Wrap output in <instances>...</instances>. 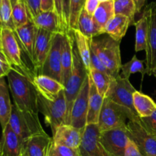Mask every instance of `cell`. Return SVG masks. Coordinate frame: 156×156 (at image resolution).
Wrapping results in <instances>:
<instances>
[{"label":"cell","instance_id":"cell-1","mask_svg":"<svg viewBox=\"0 0 156 156\" xmlns=\"http://www.w3.org/2000/svg\"><path fill=\"white\" fill-rule=\"evenodd\" d=\"M7 78L14 105L21 111L38 114V93L32 79L13 68Z\"/></svg>","mask_w":156,"mask_h":156},{"label":"cell","instance_id":"cell-2","mask_svg":"<svg viewBox=\"0 0 156 156\" xmlns=\"http://www.w3.org/2000/svg\"><path fill=\"white\" fill-rule=\"evenodd\" d=\"M90 46L92 47L101 61L106 66L112 77L114 79L120 76L121 70V53L120 42L108 36L101 39L93 38L90 41Z\"/></svg>","mask_w":156,"mask_h":156},{"label":"cell","instance_id":"cell-3","mask_svg":"<svg viewBox=\"0 0 156 156\" xmlns=\"http://www.w3.org/2000/svg\"><path fill=\"white\" fill-rule=\"evenodd\" d=\"M139 118L134 117L124 108L114 103L109 98H105L98 125L101 132L119 128L126 129L129 120H136Z\"/></svg>","mask_w":156,"mask_h":156},{"label":"cell","instance_id":"cell-4","mask_svg":"<svg viewBox=\"0 0 156 156\" xmlns=\"http://www.w3.org/2000/svg\"><path fill=\"white\" fill-rule=\"evenodd\" d=\"M88 73L87 72L86 69L85 68V66L79 56L77 48L76 47V43H75L74 48H73V70H72V73L66 84L65 89H64L67 105L66 124H69L73 104L82 88L83 82Z\"/></svg>","mask_w":156,"mask_h":156},{"label":"cell","instance_id":"cell-5","mask_svg":"<svg viewBox=\"0 0 156 156\" xmlns=\"http://www.w3.org/2000/svg\"><path fill=\"white\" fill-rule=\"evenodd\" d=\"M38 112L43 114L45 123L54 133L59 126L66 124L67 105L65 92L62 90L56 99L49 101L41 94H37Z\"/></svg>","mask_w":156,"mask_h":156},{"label":"cell","instance_id":"cell-6","mask_svg":"<svg viewBox=\"0 0 156 156\" xmlns=\"http://www.w3.org/2000/svg\"><path fill=\"white\" fill-rule=\"evenodd\" d=\"M9 125L24 141L32 136L45 133L39 120L38 114L21 111L15 105H12Z\"/></svg>","mask_w":156,"mask_h":156},{"label":"cell","instance_id":"cell-7","mask_svg":"<svg viewBox=\"0 0 156 156\" xmlns=\"http://www.w3.org/2000/svg\"><path fill=\"white\" fill-rule=\"evenodd\" d=\"M0 38L2 51L12 68L33 79L28 69L21 59V47L15 30L9 27H0Z\"/></svg>","mask_w":156,"mask_h":156},{"label":"cell","instance_id":"cell-8","mask_svg":"<svg viewBox=\"0 0 156 156\" xmlns=\"http://www.w3.org/2000/svg\"><path fill=\"white\" fill-rule=\"evenodd\" d=\"M140 118L128 121L126 127L128 137L136 145L143 156H156V135L145 129Z\"/></svg>","mask_w":156,"mask_h":156},{"label":"cell","instance_id":"cell-9","mask_svg":"<svg viewBox=\"0 0 156 156\" xmlns=\"http://www.w3.org/2000/svg\"><path fill=\"white\" fill-rule=\"evenodd\" d=\"M65 34H54L47 57L41 69V74L51 77L62 83V51Z\"/></svg>","mask_w":156,"mask_h":156},{"label":"cell","instance_id":"cell-10","mask_svg":"<svg viewBox=\"0 0 156 156\" xmlns=\"http://www.w3.org/2000/svg\"><path fill=\"white\" fill-rule=\"evenodd\" d=\"M135 89L129 79L117 76L114 79L108 98L114 103L129 111L134 117H140L133 106V93Z\"/></svg>","mask_w":156,"mask_h":156},{"label":"cell","instance_id":"cell-11","mask_svg":"<svg viewBox=\"0 0 156 156\" xmlns=\"http://www.w3.org/2000/svg\"><path fill=\"white\" fill-rule=\"evenodd\" d=\"M79 152L81 156H111L101 143L98 125H86L82 134Z\"/></svg>","mask_w":156,"mask_h":156},{"label":"cell","instance_id":"cell-12","mask_svg":"<svg viewBox=\"0 0 156 156\" xmlns=\"http://www.w3.org/2000/svg\"><path fill=\"white\" fill-rule=\"evenodd\" d=\"M89 96V75H87L82 88L73 104L69 124L78 129H83L87 125V116Z\"/></svg>","mask_w":156,"mask_h":156},{"label":"cell","instance_id":"cell-13","mask_svg":"<svg viewBox=\"0 0 156 156\" xmlns=\"http://www.w3.org/2000/svg\"><path fill=\"white\" fill-rule=\"evenodd\" d=\"M129 138L126 129H114L101 132V143L111 156H124Z\"/></svg>","mask_w":156,"mask_h":156},{"label":"cell","instance_id":"cell-14","mask_svg":"<svg viewBox=\"0 0 156 156\" xmlns=\"http://www.w3.org/2000/svg\"><path fill=\"white\" fill-rule=\"evenodd\" d=\"M149 32L146 50V73L152 76L156 70V2L149 5Z\"/></svg>","mask_w":156,"mask_h":156},{"label":"cell","instance_id":"cell-15","mask_svg":"<svg viewBox=\"0 0 156 156\" xmlns=\"http://www.w3.org/2000/svg\"><path fill=\"white\" fill-rule=\"evenodd\" d=\"M83 131L84 129H78L70 124H62L53 133V143L71 149H79Z\"/></svg>","mask_w":156,"mask_h":156},{"label":"cell","instance_id":"cell-16","mask_svg":"<svg viewBox=\"0 0 156 156\" xmlns=\"http://www.w3.org/2000/svg\"><path fill=\"white\" fill-rule=\"evenodd\" d=\"M53 36L54 33L37 28L32 63L35 69L41 71L51 47Z\"/></svg>","mask_w":156,"mask_h":156},{"label":"cell","instance_id":"cell-17","mask_svg":"<svg viewBox=\"0 0 156 156\" xmlns=\"http://www.w3.org/2000/svg\"><path fill=\"white\" fill-rule=\"evenodd\" d=\"M24 140L18 136L9 124L2 129V136L0 140L1 156H22Z\"/></svg>","mask_w":156,"mask_h":156},{"label":"cell","instance_id":"cell-18","mask_svg":"<svg viewBox=\"0 0 156 156\" xmlns=\"http://www.w3.org/2000/svg\"><path fill=\"white\" fill-rule=\"evenodd\" d=\"M53 138L45 133L36 134L24 141V156H48Z\"/></svg>","mask_w":156,"mask_h":156},{"label":"cell","instance_id":"cell-19","mask_svg":"<svg viewBox=\"0 0 156 156\" xmlns=\"http://www.w3.org/2000/svg\"><path fill=\"white\" fill-rule=\"evenodd\" d=\"M32 82L38 94L49 101H54L65 89V86L59 81L44 75L35 76Z\"/></svg>","mask_w":156,"mask_h":156},{"label":"cell","instance_id":"cell-20","mask_svg":"<svg viewBox=\"0 0 156 156\" xmlns=\"http://www.w3.org/2000/svg\"><path fill=\"white\" fill-rule=\"evenodd\" d=\"M37 28L32 21H29L24 25L18 27L15 30L20 46L27 53L29 59L33 63L34 50L35 41H36Z\"/></svg>","mask_w":156,"mask_h":156},{"label":"cell","instance_id":"cell-21","mask_svg":"<svg viewBox=\"0 0 156 156\" xmlns=\"http://www.w3.org/2000/svg\"><path fill=\"white\" fill-rule=\"evenodd\" d=\"M75 45L74 32L64 35L62 51V84L65 86L72 73L73 65V48Z\"/></svg>","mask_w":156,"mask_h":156},{"label":"cell","instance_id":"cell-22","mask_svg":"<svg viewBox=\"0 0 156 156\" xmlns=\"http://www.w3.org/2000/svg\"><path fill=\"white\" fill-rule=\"evenodd\" d=\"M115 15L114 0L100 2L92 15L97 37L105 34V28L108 21Z\"/></svg>","mask_w":156,"mask_h":156},{"label":"cell","instance_id":"cell-23","mask_svg":"<svg viewBox=\"0 0 156 156\" xmlns=\"http://www.w3.org/2000/svg\"><path fill=\"white\" fill-rule=\"evenodd\" d=\"M104 99L105 98L98 93L95 85H94L89 76V96H88L87 125L98 124Z\"/></svg>","mask_w":156,"mask_h":156},{"label":"cell","instance_id":"cell-24","mask_svg":"<svg viewBox=\"0 0 156 156\" xmlns=\"http://www.w3.org/2000/svg\"><path fill=\"white\" fill-rule=\"evenodd\" d=\"M130 25V21L127 17L115 15L105 26V34H108L115 41L120 42L126 35Z\"/></svg>","mask_w":156,"mask_h":156},{"label":"cell","instance_id":"cell-25","mask_svg":"<svg viewBox=\"0 0 156 156\" xmlns=\"http://www.w3.org/2000/svg\"><path fill=\"white\" fill-rule=\"evenodd\" d=\"M149 6L146 8L141 18L134 23L136 27V52L146 51L147 47L148 32H149Z\"/></svg>","mask_w":156,"mask_h":156},{"label":"cell","instance_id":"cell-26","mask_svg":"<svg viewBox=\"0 0 156 156\" xmlns=\"http://www.w3.org/2000/svg\"><path fill=\"white\" fill-rule=\"evenodd\" d=\"M9 96V88L4 78H0V125L4 129L9 124L12 110Z\"/></svg>","mask_w":156,"mask_h":156},{"label":"cell","instance_id":"cell-27","mask_svg":"<svg viewBox=\"0 0 156 156\" xmlns=\"http://www.w3.org/2000/svg\"><path fill=\"white\" fill-rule=\"evenodd\" d=\"M31 21L38 29H42L54 34L57 32H62L59 18L54 11L41 12Z\"/></svg>","mask_w":156,"mask_h":156},{"label":"cell","instance_id":"cell-28","mask_svg":"<svg viewBox=\"0 0 156 156\" xmlns=\"http://www.w3.org/2000/svg\"><path fill=\"white\" fill-rule=\"evenodd\" d=\"M133 106L140 118L149 117L156 111L153 99L139 91L133 93Z\"/></svg>","mask_w":156,"mask_h":156},{"label":"cell","instance_id":"cell-29","mask_svg":"<svg viewBox=\"0 0 156 156\" xmlns=\"http://www.w3.org/2000/svg\"><path fill=\"white\" fill-rule=\"evenodd\" d=\"M90 78L92 80L93 83L95 85L99 94L105 98H108L110 89L111 88L114 78L107 73L101 72L96 69L91 67L88 73Z\"/></svg>","mask_w":156,"mask_h":156},{"label":"cell","instance_id":"cell-30","mask_svg":"<svg viewBox=\"0 0 156 156\" xmlns=\"http://www.w3.org/2000/svg\"><path fill=\"white\" fill-rule=\"evenodd\" d=\"M76 47L77 48L79 56L83 62L87 72L89 73L91 69V49H90V40L85 37L78 30H73Z\"/></svg>","mask_w":156,"mask_h":156},{"label":"cell","instance_id":"cell-31","mask_svg":"<svg viewBox=\"0 0 156 156\" xmlns=\"http://www.w3.org/2000/svg\"><path fill=\"white\" fill-rule=\"evenodd\" d=\"M77 30L90 41L97 37L92 16L87 13L84 9L79 15Z\"/></svg>","mask_w":156,"mask_h":156},{"label":"cell","instance_id":"cell-32","mask_svg":"<svg viewBox=\"0 0 156 156\" xmlns=\"http://www.w3.org/2000/svg\"><path fill=\"white\" fill-rule=\"evenodd\" d=\"M114 7L115 15L127 17L131 25H133L136 22L135 15L136 14V8L133 0H114Z\"/></svg>","mask_w":156,"mask_h":156},{"label":"cell","instance_id":"cell-33","mask_svg":"<svg viewBox=\"0 0 156 156\" xmlns=\"http://www.w3.org/2000/svg\"><path fill=\"white\" fill-rule=\"evenodd\" d=\"M135 73H141L143 78L146 74L143 62L139 59L136 55H134L129 62L122 65L120 76L123 79H129L131 75Z\"/></svg>","mask_w":156,"mask_h":156},{"label":"cell","instance_id":"cell-34","mask_svg":"<svg viewBox=\"0 0 156 156\" xmlns=\"http://www.w3.org/2000/svg\"><path fill=\"white\" fill-rule=\"evenodd\" d=\"M12 21L15 28L21 27L30 21L24 2L21 0L12 7Z\"/></svg>","mask_w":156,"mask_h":156},{"label":"cell","instance_id":"cell-35","mask_svg":"<svg viewBox=\"0 0 156 156\" xmlns=\"http://www.w3.org/2000/svg\"><path fill=\"white\" fill-rule=\"evenodd\" d=\"M86 0H70L69 3V30H77L79 15L84 9Z\"/></svg>","mask_w":156,"mask_h":156},{"label":"cell","instance_id":"cell-36","mask_svg":"<svg viewBox=\"0 0 156 156\" xmlns=\"http://www.w3.org/2000/svg\"><path fill=\"white\" fill-rule=\"evenodd\" d=\"M0 27L15 30L12 21V5L10 0H2L0 6Z\"/></svg>","mask_w":156,"mask_h":156},{"label":"cell","instance_id":"cell-37","mask_svg":"<svg viewBox=\"0 0 156 156\" xmlns=\"http://www.w3.org/2000/svg\"><path fill=\"white\" fill-rule=\"evenodd\" d=\"M48 156H81V155L79 149H71L52 143Z\"/></svg>","mask_w":156,"mask_h":156},{"label":"cell","instance_id":"cell-38","mask_svg":"<svg viewBox=\"0 0 156 156\" xmlns=\"http://www.w3.org/2000/svg\"><path fill=\"white\" fill-rule=\"evenodd\" d=\"M24 4L27 8L29 19L30 21L42 12L41 0H26Z\"/></svg>","mask_w":156,"mask_h":156},{"label":"cell","instance_id":"cell-39","mask_svg":"<svg viewBox=\"0 0 156 156\" xmlns=\"http://www.w3.org/2000/svg\"><path fill=\"white\" fill-rule=\"evenodd\" d=\"M140 120L146 130L156 135V111L149 117L140 118Z\"/></svg>","mask_w":156,"mask_h":156},{"label":"cell","instance_id":"cell-40","mask_svg":"<svg viewBox=\"0 0 156 156\" xmlns=\"http://www.w3.org/2000/svg\"><path fill=\"white\" fill-rule=\"evenodd\" d=\"M54 5L55 12H56V14L58 16V18H59L61 31L64 34L67 33V29L66 27L65 21H64L63 9H62V0H54Z\"/></svg>","mask_w":156,"mask_h":156},{"label":"cell","instance_id":"cell-41","mask_svg":"<svg viewBox=\"0 0 156 156\" xmlns=\"http://www.w3.org/2000/svg\"><path fill=\"white\" fill-rule=\"evenodd\" d=\"M12 69V66L8 62L2 51L0 50V78H4L5 76H7Z\"/></svg>","mask_w":156,"mask_h":156},{"label":"cell","instance_id":"cell-42","mask_svg":"<svg viewBox=\"0 0 156 156\" xmlns=\"http://www.w3.org/2000/svg\"><path fill=\"white\" fill-rule=\"evenodd\" d=\"M124 156H143L139 150L136 145L131 140H129L125 149Z\"/></svg>","mask_w":156,"mask_h":156},{"label":"cell","instance_id":"cell-43","mask_svg":"<svg viewBox=\"0 0 156 156\" xmlns=\"http://www.w3.org/2000/svg\"><path fill=\"white\" fill-rule=\"evenodd\" d=\"M69 3L70 0H62V9H63V16L65 21L67 33H69Z\"/></svg>","mask_w":156,"mask_h":156},{"label":"cell","instance_id":"cell-44","mask_svg":"<svg viewBox=\"0 0 156 156\" xmlns=\"http://www.w3.org/2000/svg\"><path fill=\"white\" fill-rule=\"evenodd\" d=\"M99 4H100V2L98 0H86L84 5V9L86 11L87 13L92 16L96 9L98 7Z\"/></svg>","mask_w":156,"mask_h":156},{"label":"cell","instance_id":"cell-45","mask_svg":"<svg viewBox=\"0 0 156 156\" xmlns=\"http://www.w3.org/2000/svg\"><path fill=\"white\" fill-rule=\"evenodd\" d=\"M42 12H55L54 0H41Z\"/></svg>","mask_w":156,"mask_h":156},{"label":"cell","instance_id":"cell-46","mask_svg":"<svg viewBox=\"0 0 156 156\" xmlns=\"http://www.w3.org/2000/svg\"><path fill=\"white\" fill-rule=\"evenodd\" d=\"M146 1L147 0H133L136 5V14L141 12L143 8L144 7L145 4H146Z\"/></svg>","mask_w":156,"mask_h":156},{"label":"cell","instance_id":"cell-47","mask_svg":"<svg viewBox=\"0 0 156 156\" xmlns=\"http://www.w3.org/2000/svg\"><path fill=\"white\" fill-rule=\"evenodd\" d=\"M20 1H21V0H10L11 3H12V7H13V6H15V5H16L17 3H18V2H19Z\"/></svg>","mask_w":156,"mask_h":156},{"label":"cell","instance_id":"cell-48","mask_svg":"<svg viewBox=\"0 0 156 156\" xmlns=\"http://www.w3.org/2000/svg\"><path fill=\"white\" fill-rule=\"evenodd\" d=\"M100 2H108V1H110V0H98Z\"/></svg>","mask_w":156,"mask_h":156},{"label":"cell","instance_id":"cell-49","mask_svg":"<svg viewBox=\"0 0 156 156\" xmlns=\"http://www.w3.org/2000/svg\"><path fill=\"white\" fill-rule=\"evenodd\" d=\"M152 76H155V77H156V70H155V72H154L153 74H152Z\"/></svg>","mask_w":156,"mask_h":156},{"label":"cell","instance_id":"cell-50","mask_svg":"<svg viewBox=\"0 0 156 156\" xmlns=\"http://www.w3.org/2000/svg\"><path fill=\"white\" fill-rule=\"evenodd\" d=\"M0 50H2V47H1V38H0Z\"/></svg>","mask_w":156,"mask_h":156},{"label":"cell","instance_id":"cell-51","mask_svg":"<svg viewBox=\"0 0 156 156\" xmlns=\"http://www.w3.org/2000/svg\"><path fill=\"white\" fill-rule=\"evenodd\" d=\"M1 4H2V0H0V6H1Z\"/></svg>","mask_w":156,"mask_h":156},{"label":"cell","instance_id":"cell-52","mask_svg":"<svg viewBox=\"0 0 156 156\" xmlns=\"http://www.w3.org/2000/svg\"><path fill=\"white\" fill-rule=\"evenodd\" d=\"M0 156H1V150H0Z\"/></svg>","mask_w":156,"mask_h":156},{"label":"cell","instance_id":"cell-53","mask_svg":"<svg viewBox=\"0 0 156 156\" xmlns=\"http://www.w3.org/2000/svg\"><path fill=\"white\" fill-rule=\"evenodd\" d=\"M23 1H24V2H25V1H26V0H23Z\"/></svg>","mask_w":156,"mask_h":156},{"label":"cell","instance_id":"cell-54","mask_svg":"<svg viewBox=\"0 0 156 156\" xmlns=\"http://www.w3.org/2000/svg\"><path fill=\"white\" fill-rule=\"evenodd\" d=\"M22 156H24V155H22Z\"/></svg>","mask_w":156,"mask_h":156}]
</instances>
